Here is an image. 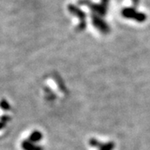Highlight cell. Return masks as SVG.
I'll return each mask as SVG.
<instances>
[{
  "mask_svg": "<svg viewBox=\"0 0 150 150\" xmlns=\"http://www.w3.org/2000/svg\"><path fill=\"white\" fill-rule=\"evenodd\" d=\"M93 23H94V25L96 26V28H98L99 30L103 31V32H106V31L108 30V28L107 24L103 21V20H101L98 17H93Z\"/></svg>",
  "mask_w": 150,
  "mask_h": 150,
  "instance_id": "2",
  "label": "cell"
},
{
  "mask_svg": "<svg viewBox=\"0 0 150 150\" xmlns=\"http://www.w3.org/2000/svg\"><path fill=\"white\" fill-rule=\"evenodd\" d=\"M122 15L127 18H134L136 21L144 22L146 19V15L143 13H139L131 8H126L122 11Z\"/></svg>",
  "mask_w": 150,
  "mask_h": 150,
  "instance_id": "1",
  "label": "cell"
}]
</instances>
